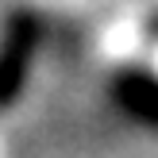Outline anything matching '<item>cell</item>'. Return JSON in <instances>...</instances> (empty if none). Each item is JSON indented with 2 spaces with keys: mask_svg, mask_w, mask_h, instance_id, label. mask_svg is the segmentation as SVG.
I'll return each instance as SVG.
<instances>
[{
  "mask_svg": "<svg viewBox=\"0 0 158 158\" xmlns=\"http://www.w3.org/2000/svg\"><path fill=\"white\" fill-rule=\"evenodd\" d=\"M35 43H39V23L31 15H15L4 31V43H0V108L15 104L23 81H27Z\"/></svg>",
  "mask_w": 158,
  "mask_h": 158,
  "instance_id": "obj_1",
  "label": "cell"
},
{
  "mask_svg": "<svg viewBox=\"0 0 158 158\" xmlns=\"http://www.w3.org/2000/svg\"><path fill=\"white\" fill-rule=\"evenodd\" d=\"M116 100L123 112H131L143 123H158V77L147 73H123L116 81Z\"/></svg>",
  "mask_w": 158,
  "mask_h": 158,
  "instance_id": "obj_2",
  "label": "cell"
}]
</instances>
